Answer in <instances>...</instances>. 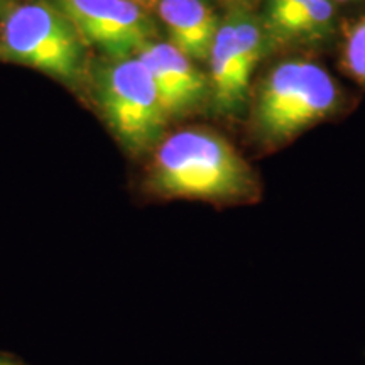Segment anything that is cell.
I'll use <instances>...</instances> for the list:
<instances>
[{
    "instance_id": "1",
    "label": "cell",
    "mask_w": 365,
    "mask_h": 365,
    "mask_svg": "<svg viewBox=\"0 0 365 365\" xmlns=\"http://www.w3.org/2000/svg\"><path fill=\"white\" fill-rule=\"evenodd\" d=\"M143 191L159 202L239 207L259 203L262 182L227 137L207 127H188L164 135L149 154Z\"/></svg>"
},
{
    "instance_id": "2",
    "label": "cell",
    "mask_w": 365,
    "mask_h": 365,
    "mask_svg": "<svg viewBox=\"0 0 365 365\" xmlns=\"http://www.w3.org/2000/svg\"><path fill=\"white\" fill-rule=\"evenodd\" d=\"M339 88L317 63L289 59L259 86L250 110L249 132L261 153L284 148L336 110Z\"/></svg>"
},
{
    "instance_id": "3",
    "label": "cell",
    "mask_w": 365,
    "mask_h": 365,
    "mask_svg": "<svg viewBox=\"0 0 365 365\" xmlns=\"http://www.w3.org/2000/svg\"><path fill=\"white\" fill-rule=\"evenodd\" d=\"M97 95L118 144L132 158H148L166 135L170 117L144 63L137 56L112 59L98 73Z\"/></svg>"
},
{
    "instance_id": "4",
    "label": "cell",
    "mask_w": 365,
    "mask_h": 365,
    "mask_svg": "<svg viewBox=\"0 0 365 365\" xmlns=\"http://www.w3.org/2000/svg\"><path fill=\"white\" fill-rule=\"evenodd\" d=\"M0 58L70 83L83 70V39L54 4L33 0L12 7L4 17Z\"/></svg>"
},
{
    "instance_id": "5",
    "label": "cell",
    "mask_w": 365,
    "mask_h": 365,
    "mask_svg": "<svg viewBox=\"0 0 365 365\" xmlns=\"http://www.w3.org/2000/svg\"><path fill=\"white\" fill-rule=\"evenodd\" d=\"M262 53V29L250 14L237 11L220 22L208 58L210 97L215 112L237 115L242 110Z\"/></svg>"
},
{
    "instance_id": "6",
    "label": "cell",
    "mask_w": 365,
    "mask_h": 365,
    "mask_svg": "<svg viewBox=\"0 0 365 365\" xmlns=\"http://www.w3.org/2000/svg\"><path fill=\"white\" fill-rule=\"evenodd\" d=\"M71 22L80 38L112 59L137 56L153 43L154 22L132 0H49Z\"/></svg>"
},
{
    "instance_id": "7",
    "label": "cell",
    "mask_w": 365,
    "mask_h": 365,
    "mask_svg": "<svg viewBox=\"0 0 365 365\" xmlns=\"http://www.w3.org/2000/svg\"><path fill=\"white\" fill-rule=\"evenodd\" d=\"M137 58L153 76L170 118L195 112L210 95V80L171 43H149Z\"/></svg>"
},
{
    "instance_id": "8",
    "label": "cell",
    "mask_w": 365,
    "mask_h": 365,
    "mask_svg": "<svg viewBox=\"0 0 365 365\" xmlns=\"http://www.w3.org/2000/svg\"><path fill=\"white\" fill-rule=\"evenodd\" d=\"M158 12L176 49L193 61L210 58L220 22L205 0H158Z\"/></svg>"
},
{
    "instance_id": "9",
    "label": "cell",
    "mask_w": 365,
    "mask_h": 365,
    "mask_svg": "<svg viewBox=\"0 0 365 365\" xmlns=\"http://www.w3.org/2000/svg\"><path fill=\"white\" fill-rule=\"evenodd\" d=\"M331 17V0H269L266 27L279 39H313L325 36Z\"/></svg>"
},
{
    "instance_id": "10",
    "label": "cell",
    "mask_w": 365,
    "mask_h": 365,
    "mask_svg": "<svg viewBox=\"0 0 365 365\" xmlns=\"http://www.w3.org/2000/svg\"><path fill=\"white\" fill-rule=\"evenodd\" d=\"M344 59L350 75L365 85V16L355 22L346 36Z\"/></svg>"
},
{
    "instance_id": "11",
    "label": "cell",
    "mask_w": 365,
    "mask_h": 365,
    "mask_svg": "<svg viewBox=\"0 0 365 365\" xmlns=\"http://www.w3.org/2000/svg\"><path fill=\"white\" fill-rule=\"evenodd\" d=\"M0 365H26V364L21 362V360L11 357V355L0 352Z\"/></svg>"
},
{
    "instance_id": "12",
    "label": "cell",
    "mask_w": 365,
    "mask_h": 365,
    "mask_svg": "<svg viewBox=\"0 0 365 365\" xmlns=\"http://www.w3.org/2000/svg\"><path fill=\"white\" fill-rule=\"evenodd\" d=\"M12 9V0H0V14H7Z\"/></svg>"
},
{
    "instance_id": "13",
    "label": "cell",
    "mask_w": 365,
    "mask_h": 365,
    "mask_svg": "<svg viewBox=\"0 0 365 365\" xmlns=\"http://www.w3.org/2000/svg\"><path fill=\"white\" fill-rule=\"evenodd\" d=\"M132 2L139 4V6H143L144 9H149V7L156 6V4H158V0H132Z\"/></svg>"
},
{
    "instance_id": "14",
    "label": "cell",
    "mask_w": 365,
    "mask_h": 365,
    "mask_svg": "<svg viewBox=\"0 0 365 365\" xmlns=\"http://www.w3.org/2000/svg\"><path fill=\"white\" fill-rule=\"evenodd\" d=\"M333 2H340V4H344V2H350V0H333Z\"/></svg>"
}]
</instances>
